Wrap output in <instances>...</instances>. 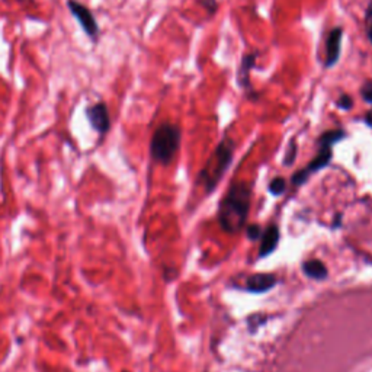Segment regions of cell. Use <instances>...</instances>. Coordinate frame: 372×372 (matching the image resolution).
I'll list each match as a JSON object with an SVG mask.
<instances>
[{
  "label": "cell",
  "instance_id": "14",
  "mask_svg": "<svg viewBox=\"0 0 372 372\" xmlns=\"http://www.w3.org/2000/svg\"><path fill=\"white\" fill-rule=\"evenodd\" d=\"M361 96L366 104L372 105V80H366L361 88Z\"/></svg>",
  "mask_w": 372,
  "mask_h": 372
},
{
  "label": "cell",
  "instance_id": "16",
  "mask_svg": "<svg viewBox=\"0 0 372 372\" xmlns=\"http://www.w3.org/2000/svg\"><path fill=\"white\" fill-rule=\"evenodd\" d=\"M262 236V230L259 226H251V227H247V237H249L251 240H257L260 239Z\"/></svg>",
  "mask_w": 372,
  "mask_h": 372
},
{
  "label": "cell",
  "instance_id": "17",
  "mask_svg": "<svg viewBox=\"0 0 372 372\" xmlns=\"http://www.w3.org/2000/svg\"><path fill=\"white\" fill-rule=\"evenodd\" d=\"M365 19H366L368 26H371V25H372V0H371V3H369V6H368V9H366Z\"/></svg>",
  "mask_w": 372,
  "mask_h": 372
},
{
  "label": "cell",
  "instance_id": "10",
  "mask_svg": "<svg viewBox=\"0 0 372 372\" xmlns=\"http://www.w3.org/2000/svg\"><path fill=\"white\" fill-rule=\"evenodd\" d=\"M260 237H262V243H260L259 256L266 257L277 251V247L280 244V239H281L280 228L277 226H269L264 233H262Z\"/></svg>",
  "mask_w": 372,
  "mask_h": 372
},
{
  "label": "cell",
  "instance_id": "4",
  "mask_svg": "<svg viewBox=\"0 0 372 372\" xmlns=\"http://www.w3.org/2000/svg\"><path fill=\"white\" fill-rule=\"evenodd\" d=\"M332 157H333V146L326 144V143H319V153L315 155V157L307 164L304 169H301L293 175L291 182L297 186L306 184L311 175L329 166V163L332 161Z\"/></svg>",
  "mask_w": 372,
  "mask_h": 372
},
{
  "label": "cell",
  "instance_id": "15",
  "mask_svg": "<svg viewBox=\"0 0 372 372\" xmlns=\"http://www.w3.org/2000/svg\"><path fill=\"white\" fill-rule=\"evenodd\" d=\"M337 106L343 111H349V109L353 106V101L349 95H342L337 99Z\"/></svg>",
  "mask_w": 372,
  "mask_h": 372
},
{
  "label": "cell",
  "instance_id": "18",
  "mask_svg": "<svg viewBox=\"0 0 372 372\" xmlns=\"http://www.w3.org/2000/svg\"><path fill=\"white\" fill-rule=\"evenodd\" d=\"M365 122H366V126H368V127L372 128V109H371L369 112H366V115H365Z\"/></svg>",
  "mask_w": 372,
  "mask_h": 372
},
{
  "label": "cell",
  "instance_id": "5",
  "mask_svg": "<svg viewBox=\"0 0 372 372\" xmlns=\"http://www.w3.org/2000/svg\"><path fill=\"white\" fill-rule=\"evenodd\" d=\"M67 8L70 10L75 19L79 22L81 26V30L85 31V34L92 39L96 41L99 37V25L96 22V18L93 17V13L85 6L79 3L77 0H67Z\"/></svg>",
  "mask_w": 372,
  "mask_h": 372
},
{
  "label": "cell",
  "instance_id": "1",
  "mask_svg": "<svg viewBox=\"0 0 372 372\" xmlns=\"http://www.w3.org/2000/svg\"><path fill=\"white\" fill-rule=\"evenodd\" d=\"M251 186L244 182L234 184L228 189L218 208V222L224 231L230 234L237 233L246 224L251 210Z\"/></svg>",
  "mask_w": 372,
  "mask_h": 372
},
{
  "label": "cell",
  "instance_id": "13",
  "mask_svg": "<svg viewBox=\"0 0 372 372\" xmlns=\"http://www.w3.org/2000/svg\"><path fill=\"white\" fill-rule=\"evenodd\" d=\"M297 151H298V147L295 144V141H291L286 148V153H285V159H284V164L285 166H291V164L294 163L295 157H297Z\"/></svg>",
  "mask_w": 372,
  "mask_h": 372
},
{
  "label": "cell",
  "instance_id": "9",
  "mask_svg": "<svg viewBox=\"0 0 372 372\" xmlns=\"http://www.w3.org/2000/svg\"><path fill=\"white\" fill-rule=\"evenodd\" d=\"M277 282H278L277 277L272 273H255L247 280L246 288L247 291H251L253 294H264L277 285Z\"/></svg>",
  "mask_w": 372,
  "mask_h": 372
},
{
  "label": "cell",
  "instance_id": "7",
  "mask_svg": "<svg viewBox=\"0 0 372 372\" xmlns=\"http://www.w3.org/2000/svg\"><path fill=\"white\" fill-rule=\"evenodd\" d=\"M256 59H257V52L256 51L246 54V56L242 59V63H240V67H239V73H237V84L240 85V88L244 92H247V95H249V98L252 96L253 101L257 98V95L253 90L252 84H251V72L253 70V67L256 64Z\"/></svg>",
  "mask_w": 372,
  "mask_h": 372
},
{
  "label": "cell",
  "instance_id": "19",
  "mask_svg": "<svg viewBox=\"0 0 372 372\" xmlns=\"http://www.w3.org/2000/svg\"><path fill=\"white\" fill-rule=\"evenodd\" d=\"M368 38H369L371 44H372V25H371V26H368Z\"/></svg>",
  "mask_w": 372,
  "mask_h": 372
},
{
  "label": "cell",
  "instance_id": "20",
  "mask_svg": "<svg viewBox=\"0 0 372 372\" xmlns=\"http://www.w3.org/2000/svg\"><path fill=\"white\" fill-rule=\"evenodd\" d=\"M17 2H19V3H23V2H26V0H17Z\"/></svg>",
  "mask_w": 372,
  "mask_h": 372
},
{
  "label": "cell",
  "instance_id": "12",
  "mask_svg": "<svg viewBox=\"0 0 372 372\" xmlns=\"http://www.w3.org/2000/svg\"><path fill=\"white\" fill-rule=\"evenodd\" d=\"M285 188H286V184H285V179H282V177H275L273 181L269 184V192L275 197L284 194Z\"/></svg>",
  "mask_w": 372,
  "mask_h": 372
},
{
  "label": "cell",
  "instance_id": "8",
  "mask_svg": "<svg viewBox=\"0 0 372 372\" xmlns=\"http://www.w3.org/2000/svg\"><path fill=\"white\" fill-rule=\"evenodd\" d=\"M342 37H343V30L340 28V26H336V28H333L329 32V37L326 41V63H324L327 68L333 67L340 59Z\"/></svg>",
  "mask_w": 372,
  "mask_h": 372
},
{
  "label": "cell",
  "instance_id": "2",
  "mask_svg": "<svg viewBox=\"0 0 372 372\" xmlns=\"http://www.w3.org/2000/svg\"><path fill=\"white\" fill-rule=\"evenodd\" d=\"M233 153H234V143L228 139V137H226V139L217 146L213 156L201 170L198 181L199 184H202V186L208 194L214 190V188H217L218 182L222 181V177L227 172L233 160Z\"/></svg>",
  "mask_w": 372,
  "mask_h": 372
},
{
  "label": "cell",
  "instance_id": "3",
  "mask_svg": "<svg viewBox=\"0 0 372 372\" xmlns=\"http://www.w3.org/2000/svg\"><path fill=\"white\" fill-rule=\"evenodd\" d=\"M181 128L169 122L159 126L150 143V153L153 160L160 164H169L181 146Z\"/></svg>",
  "mask_w": 372,
  "mask_h": 372
},
{
  "label": "cell",
  "instance_id": "11",
  "mask_svg": "<svg viewBox=\"0 0 372 372\" xmlns=\"http://www.w3.org/2000/svg\"><path fill=\"white\" fill-rule=\"evenodd\" d=\"M301 268H302V272H304L309 278L315 280V281H323L329 277V271L322 260H317V259L306 260Z\"/></svg>",
  "mask_w": 372,
  "mask_h": 372
},
{
  "label": "cell",
  "instance_id": "6",
  "mask_svg": "<svg viewBox=\"0 0 372 372\" xmlns=\"http://www.w3.org/2000/svg\"><path fill=\"white\" fill-rule=\"evenodd\" d=\"M86 118L90 124V127L99 134H106L111 128V115H109L108 106L105 102H98L90 105L86 109Z\"/></svg>",
  "mask_w": 372,
  "mask_h": 372
}]
</instances>
